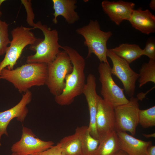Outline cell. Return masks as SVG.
Segmentation results:
<instances>
[{
    "label": "cell",
    "instance_id": "1",
    "mask_svg": "<svg viewBox=\"0 0 155 155\" xmlns=\"http://www.w3.org/2000/svg\"><path fill=\"white\" fill-rule=\"evenodd\" d=\"M69 56L73 65L71 72L65 78V86L61 93L55 97V100L61 106L71 104L76 97L82 94L85 84L84 70L85 59L75 49L67 46H61Z\"/></svg>",
    "mask_w": 155,
    "mask_h": 155
},
{
    "label": "cell",
    "instance_id": "2",
    "mask_svg": "<svg viewBox=\"0 0 155 155\" xmlns=\"http://www.w3.org/2000/svg\"><path fill=\"white\" fill-rule=\"evenodd\" d=\"M47 75V64L27 63L11 70L4 68L0 72V79L11 83L19 92L22 93L32 86L45 84Z\"/></svg>",
    "mask_w": 155,
    "mask_h": 155
},
{
    "label": "cell",
    "instance_id": "3",
    "mask_svg": "<svg viewBox=\"0 0 155 155\" xmlns=\"http://www.w3.org/2000/svg\"><path fill=\"white\" fill-rule=\"evenodd\" d=\"M36 28L42 32L44 39L37 44L30 46V49L36 53L27 57L26 63L49 64L55 59L61 48L58 43V31L55 29H51L46 25L42 24L40 21L35 24L32 28Z\"/></svg>",
    "mask_w": 155,
    "mask_h": 155
},
{
    "label": "cell",
    "instance_id": "4",
    "mask_svg": "<svg viewBox=\"0 0 155 155\" xmlns=\"http://www.w3.org/2000/svg\"><path fill=\"white\" fill-rule=\"evenodd\" d=\"M75 31L84 39V44L88 50L87 58L94 54L101 62L109 63L106 56L108 49L106 43L112 35L111 31L106 32L101 30L97 20H90L88 24L77 28Z\"/></svg>",
    "mask_w": 155,
    "mask_h": 155
},
{
    "label": "cell",
    "instance_id": "5",
    "mask_svg": "<svg viewBox=\"0 0 155 155\" xmlns=\"http://www.w3.org/2000/svg\"><path fill=\"white\" fill-rule=\"evenodd\" d=\"M32 29L21 26L11 30L12 39L4 59L0 62V72L6 67L10 70L13 69L25 47L28 45L31 46L37 44L42 40L37 38L31 31Z\"/></svg>",
    "mask_w": 155,
    "mask_h": 155
},
{
    "label": "cell",
    "instance_id": "6",
    "mask_svg": "<svg viewBox=\"0 0 155 155\" xmlns=\"http://www.w3.org/2000/svg\"><path fill=\"white\" fill-rule=\"evenodd\" d=\"M47 78L45 84L55 97L61 94L65 86V78L73 67L70 57L64 50L60 51L55 59L47 64Z\"/></svg>",
    "mask_w": 155,
    "mask_h": 155
},
{
    "label": "cell",
    "instance_id": "7",
    "mask_svg": "<svg viewBox=\"0 0 155 155\" xmlns=\"http://www.w3.org/2000/svg\"><path fill=\"white\" fill-rule=\"evenodd\" d=\"M109 63L101 62L98 70L101 84V94L103 99L114 108L129 102L124 93V89L114 80Z\"/></svg>",
    "mask_w": 155,
    "mask_h": 155
},
{
    "label": "cell",
    "instance_id": "8",
    "mask_svg": "<svg viewBox=\"0 0 155 155\" xmlns=\"http://www.w3.org/2000/svg\"><path fill=\"white\" fill-rule=\"evenodd\" d=\"M138 99L131 97L127 103L114 108L115 130L129 132L134 135L138 124V113L140 110Z\"/></svg>",
    "mask_w": 155,
    "mask_h": 155
},
{
    "label": "cell",
    "instance_id": "9",
    "mask_svg": "<svg viewBox=\"0 0 155 155\" xmlns=\"http://www.w3.org/2000/svg\"><path fill=\"white\" fill-rule=\"evenodd\" d=\"M106 56L111 59L113 64L111 71L121 81L125 93L130 97L133 96L135 89L136 82L139 74L130 67L125 60L119 57L109 49H108Z\"/></svg>",
    "mask_w": 155,
    "mask_h": 155
},
{
    "label": "cell",
    "instance_id": "10",
    "mask_svg": "<svg viewBox=\"0 0 155 155\" xmlns=\"http://www.w3.org/2000/svg\"><path fill=\"white\" fill-rule=\"evenodd\" d=\"M20 139L12 145L11 150L19 155H34L53 146L52 141H44L36 137L32 130L23 127Z\"/></svg>",
    "mask_w": 155,
    "mask_h": 155
},
{
    "label": "cell",
    "instance_id": "11",
    "mask_svg": "<svg viewBox=\"0 0 155 155\" xmlns=\"http://www.w3.org/2000/svg\"><path fill=\"white\" fill-rule=\"evenodd\" d=\"M96 123L99 141L115 131L114 108L99 95Z\"/></svg>",
    "mask_w": 155,
    "mask_h": 155
},
{
    "label": "cell",
    "instance_id": "12",
    "mask_svg": "<svg viewBox=\"0 0 155 155\" xmlns=\"http://www.w3.org/2000/svg\"><path fill=\"white\" fill-rule=\"evenodd\" d=\"M32 93L29 90L25 92L19 102L11 108L0 112V140L5 134L8 136L7 127L10 121L16 118L19 121H24L28 113L26 107L31 101Z\"/></svg>",
    "mask_w": 155,
    "mask_h": 155
},
{
    "label": "cell",
    "instance_id": "13",
    "mask_svg": "<svg viewBox=\"0 0 155 155\" xmlns=\"http://www.w3.org/2000/svg\"><path fill=\"white\" fill-rule=\"evenodd\" d=\"M82 94L87 103L90 115L88 129L91 135L98 140L96 127V117L97 111L98 95L96 91V79L92 74H89L84 88Z\"/></svg>",
    "mask_w": 155,
    "mask_h": 155
},
{
    "label": "cell",
    "instance_id": "14",
    "mask_svg": "<svg viewBox=\"0 0 155 155\" xmlns=\"http://www.w3.org/2000/svg\"><path fill=\"white\" fill-rule=\"evenodd\" d=\"M135 4L122 0L110 1L104 0L101 6L104 12L117 25L124 20L128 21L134 9Z\"/></svg>",
    "mask_w": 155,
    "mask_h": 155
},
{
    "label": "cell",
    "instance_id": "15",
    "mask_svg": "<svg viewBox=\"0 0 155 155\" xmlns=\"http://www.w3.org/2000/svg\"><path fill=\"white\" fill-rule=\"evenodd\" d=\"M121 150L128 155H147L148 147L151 141H145L137 139L125 132L116 131Z\"/></svg>",
    "mask_w": 155,
    "mask_h": 155
},
{
    "label": "cell",
    "instance_id": "16",
    "mask_svg": "<svg viewBox=\"0 0 155 155\" xmlns=\"http://www.w3.org/2000/svg\"><path fill=\"white\" fill-rule=\"evenodd\" d=\"M132 26L147 35L155 32V16L148 9H134L128 20Z\"/></svg>",
    "mask_w": 155,
    "mask_h": 155
},
{
    "label": "cell",
    "instance_id": "17",
    "mask_svg": "<svg viewBox=\"0 0 155 155\" xmlns=\"http://www.w3.org/2000/svg\"><path fill=\"white\" fill-rule=\"evenodd\" d=\"M52 1L54 11L53 21L55 24L57 23V18L59 16H62L69 24H73L79 20V16L75 11L77 0H53Z\"/></svg>",
    "mask_w": 155,
    "mask_h": 155
},
{
    "label": "cell",
    "instance_id": "18",
    "mask_svg": "<svg viewBox=\"0 0 155 155\" xmlns=\"http://www.w3.org/2000/svg\"><path fill=\"white\" fill-rule=\"evenodd\" d=\"M75 132L78 134L80 139L81 155H96L99 141L91 135L88 126L78 127Z\"/></svg>",
    "mask_w": 155,
    "mask_h": 155
},
{
    "label": "cell",
    "instance_id": "19",
    "mask_svg": "<svg viewBox=\"0 0 155 155\" xmlns=\"http://www.w3.org/2000/svg\"><path fill=\"white\" fill-rule=\"evenodd\" d=\"M129 64L143 55V49L135 44L123 43L117 47L109 49Z\"/></svg>",
    "mask_w": 155,
    "mask_h": 155
},
{
    "label": "cell",
    "instance_id": "20",
    "mask_svg": "<svg viewBox=\"0 0 155 155\" xmlns=\"http://www.w3.org/2000/svg\"><path fill=\"white\" fill-rule=\"evenodd\" d=\"M120 150L118 136L114 131L99 141L96 155H113Z\"/></svg>",
    "mask_w": 155,
    "mask_h": 155
},
{
    "label": "cell",
    "instance_id": "21",
    "mask_svg": "<svg viewBox=\"0 0 155 155\" xmlns=\"http://www.w3.org/2000/svg\"><path fill=\"white\" fill-rule=\"evenodd\" d=\"M63 155H81L80 142L77 133L65 136L59 142Z\"/></svg>",
    "mask_w": 155,
    "mask_h": 155
},
{
    "label": "cell",
    "instance_id": "22",
    "mask_svg": "<svg viewBox=\"0 0 155 155\" xmlns=\"http://www.w3.org/2000/svg\"><path fill=\"white\" fill-rule=\"evenodd\" d=\"M138 81L141 88L148 82L155 84V60L149 59L148 63H145L139 70Z\"/></svg>",
    "mask_w": 155,
    "mask_h": 155
},
{
    "label": "cell",
    "instance_id": "23",
    "mask_svg": "<svg viewBox=\"0 0 155 155\" xmlns=\"http://www.w3.org/2000/svg\"><path fill=\"white\" fill-rule=\"evenodd\" d=\"M138 124L143 128H147L155 126V106L145 110H140Z\"/></svg>",
    "mask_w": 155,
    "mask_h": 155
},
{
    "label": "cell",
    "instance_id": "24",
    "mask_svg": "<svg viewBox=\"0 0 155 155\" xmlns=\"http://www.w3.org/2000/svg\"><path fill=\"white\" fill-rule=\"evenodd\" d=\"M9 38L8 24L0 19V56L5 54L10 44Z\"/></svg>",
    "mask_w": 155,
    "mask_h": 155
},
{
    "label": "cell",
    "instance_id": "25",
    "mask_svg": "<svg viewBox=\"0 0 155 155\" xmlns=\"http://www.w3.org/2000/svg\"><path fill=\"white\" fill-rule=\"evenodd\" d=\"M21 1L22 3L25 7L26 11L27 22L29 25L34 27L35 24L33 21L34 15L32 8L31 1L27 0H22Z\"/></svg>",
    "mask_w": 155,
    "mask_h": 155
},
{
    "label": "cell",
    "instance_id": "26",
    "mask_svg": "<svg viewBox=\"0 0 155 155\" xmlns=\"http://www.w3.org/2000/svg\"><path fill=\"white\" fill-rule=\"evenodd\" d=\"M143 55L148 57L149 59L155 60V43L154 41L149 40L143 49Z\"/></svg>",
    "mask_w": 155,
    "mask_h": 155
},
{
    "label": "cell",
    "instance_id": "27",
    "mask_svg": "<svg viewBox=\"0 0 155 155\" xmlns=\"http://www.w3.org/2000/svg\"><path fill=\"white\" fill-rule=\"evenodd\" d=\"M34 155H63L59 143L49 148Z\"/></svg>",
    "mask_w": 155,
    "mask_h": 155
},
{
    "label": "cell",
    "instance_id": "28",
    "mask_svg": "<svg viewBox=\"0 0 155 155\" xmlns=\"http://www.w3.org/2000/svg\"><path fill=\"white\" fill-rule=\"evenodd\" d=\"M147 155H155V146L151 145L147 150Z\"/></svg>",
    "mask_w": 155,
    "mask_h": 155
},
{
    "label": "cell",
    "instance_id": "29",
    "mask_svg": "<svg viewBox=\"0 0 155 155\" xmlns=\"http://www.w3.org/2000/svg\"><path fill=\"white\" fill-rule=\"evenodd\" d=\"M149 7L153 11L155 10V0H152L149 3Z\"/></svg>",
    "mask_w": 155,
    "mask_h": 155
},
{
    "label": "cell",
    "instance_id": "30",
    "mask_svg": "<svg viewBox=\"0 0 155 155\" xmlns=\"http://www.w3.org/2000/svg\"><path fill=\"white\" fill-rule=\"evenodd\" d=\"M143 135L144 136L147 138L155 137V133L149 134H143Z\"/></svg>",
    "mask_w": 155,
    "mask_h": 155
},
{
    "label": "cell",
    "instance_id": "31",
    "mask_svg": "<svg viewBox=\"0 0 155 155\" xmlns=\"http://www.w3.org/2000/svg\"><path fill=\"white\" fill-rule=\"evenodd\" d=\"M113 155H128L125 152L120 150Z\"/></svg>",
    "mask_w": 155,
    "mask_h": 155
},
{
    "label": "cell",
    "instance_id": "32",
    "mask_svg": "<svg viewBox=\"0 0 155 155\" xmlns=\"http://www.w3.org/2000/svg\"><path fill=\"white\" fill-rule=\"evenodd\" d=\"M10 155H19L17 153L14 152H13V153Z\"/></svg>",
    "mask_w": 155,
    "mask_h": 155
},
{
    "label": "cell",
    "instance_id": "33",
    "mask_svg": "<svg viewBox=\"0 0 155 155\" xmlns=\"http://www.w3.org/2000/svg\"><path fill=\"white\" fill-rule=\"evenodd\" d=\"M1 10H0V17L1 16Z\"/></svg>",
    "mask_w": 155,
    "mask_h": 155
}]
</instances>
